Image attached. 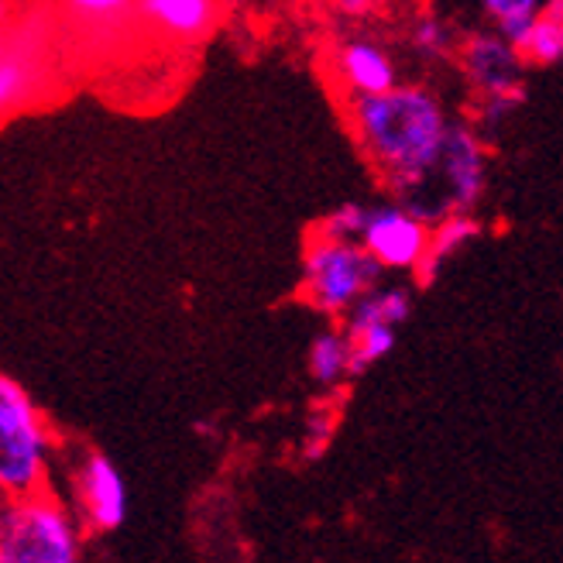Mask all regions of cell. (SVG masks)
Segmentation results:
<instances>
[{
  "instance_id": "obj_13",
  "label": "cell",
  "mask_w": 563,
  "mask_h": 563,
  "mask_svg": "<svg viewBox=\"0 0 563 563\" xmlns=\"http://www.w3.org/2000/svg\"><path fill=\"white\" fill-rule=\"evenodd\" d=\"M412 313V292L409 286H399V282H391V286H378L357 299L351 306V313L344 317V330L347 336H357L364 330H372V327H402Z\"/></svg>"
},
{
  "instance_id": "obj_22",
  "label": "cell",
  "mask_w": 563,
  "mask_h": 563,
  "mask_svg": "<svg viewBox=\"0 0 563 563\" xmlns=\"http://www.w3.org/2000/svg\"><path fill=\"white\" fill-rule=\"evenodd\" d=\"M336 437V416L333 412H323L317 409L313 416L306 419V437H302V457L306 461H320L330 443Z\"/></svg>"
},
{
  "instance_id": "obj_8",
  "label": "cell",
  "mask_w": 563,
  "mask_h": 563,
  "mask_svg": "<svg viewBox=\"0 0 563 563\" xmlns=\"http://www.w3.org/2000/svg\"><path fill=\"white\" fill-rule=\"evenodd\" d=\"M457 69L474 100L526 90V69L519 45H512L498 27L495 32H474L457 45Z\"/></svg>"
},
{
  "instance_id": "obj_21",
  "label": "cell",
  "mask_w": 563,
  "mask_h": 563,
  "mask_svg": "<svg viewBox=\"0 0 563 563\" xmlns=\"http://www.w3.org/2000/svg\"><path fill=\"white\" fill-rule=\"evenodd\" d=\"M63 8L82 24H118L137 11V0H63Z\"/></svg>"
},
{
  "instance_id": "obj_7",
  "label": "cell",
  "mask_w": 563,
  "mask_h": 563,
  "mask_svg": "<svg viewBox=\"0 0 563 563\" xmlns=\"http://www.w3.org/2000/svg\"><path fill=\"white\" fill-rule=\"evenodd\" d=\"M488 141L474 121H454L440 158V189L450 200V210L477 213L488 192Z\"/></svg>"
},
{
  "instance_id": "obj_18",
  "label": "cell",
  "mask_w": 563,
  "mask_h": 563,
  "mask_svg": "<svg viewBox=\"0 0 563 563\" xmlns=\"http://www.w3.org/2000/svg\"><path fill=\"white\" fill-rule=\"evenodd\" d=\"M368 210L372 207H364V203H341L330 213H323L309 234L327 238V241H361L364 223H368Z\"/></svg>"
},
{
  "instance_id": "obj_6",
  "label": "cell",
  "mask_w": 563,
  "mask_h": 563,
  "mask_svg": "<svg viewBox=\"0 0 563 563\" xmlns=\"http://www.w3.org/2000/svg\"><path fill=\"white\" fill-rule=\"evenodd\" d=\"M433 228L406 203H378L368 210V223H364L361 244L372 251V258L385 272H412L422 265L430 251Z\"/></svg>"
},
{
  "instance_id": "obj_14",
  "label": "cell",
  "mask_w": 563,
  "mask_h": 563,
  "mask_svg": "<svg viewBox=\"0 0 563 563\" xmlns=\"http://www.w3.org/2000/svg\"><path fill=\"white\" fill-rule=\"evenodd\" d=\"M309 375L323 388L351 378V336L344 327H330L313 336V344H309Z\"/></svg>"
},
{
  "instance_id": "obj_3",
  "label": "cell",
  "mask_w": 563,
  "mask_h": 563,
  "mask_svg": "<svg viewBox=\"0 0 563 563\" xmlns=\"http://www.w3.org/2000/svg\"><path fill=\"white\" fill-rule=\"evenodd\" d=\"M0 563H79V529L59 501L35 492L0 516Z\"/></svg>"
},
{
  "instance_id": "obj_5",
  "label": "cell",
  "mask_w": 563,
  "mask_h": 563,
  "mask_svg": "<svg viewBox=\"0 0 563 563\" xmlns=\"http://www.w3.org/2000/svg\"><path fill=\"white\" fill-rule=\"evenodd\" d=\"M48 66V32L38 14H24L4 32L0 52V110L18 118L27 103H35Z\"/></svg>"
},
{
  "instance_id": "obj_20",
  "label": "cell",
  "mask_w": 563,
  "mask_h": 563,
  "mask_svg": "<svg viewBox=\"0 0 563 563\" xmlns=\"http://www.w3.org/2000/svg\"><path fill=\"white\" fill-rule=\"evenodd\" d=\"M526 90H516V93H498V97H482L474 100V124L482 134H492L498 131L505 121H509L512 114H519V110L526 107Z\"/></svg>"
},
{
  "instance_id": "obj_12",
  "label": "cell",
  "mask_w": 563,
  "mask_h": 563,
  "mask_svg": "<svg viewBox=\"0 0 563 563\" xmlns=\"http://www.w3.org/2000/svg\"><path fill=\"white\" fill-rule=\"evenodd\" d=\"M485 223L477 220V213H446L440 223H433V234H430V251L427 258H422V265L416 268V278L419 286H433V282L440 278V272L446 268L450 258H457L461 251L467 244H474L477 238H482Z\"/></svg>"
},
{
  "instance_id": "obj_17",
  "label": "cell",
  "mask_w": 563,
  "mask_h": 563,
  "mask_svg": "<svg viewBox=\"0 0 563 563\" xmlns=\"http://www.w3.org/2000/svg\"><path fill=\"white\" fill-rule=\"evenodd\" d=\"M409 48L427 63H443L446 55H457L454 32L450 24L437 14H419L409 27Z\"/></svg>"
},
{
  "instance_id": "obj_9",
  "label": "cell",
  "mask_w": 563,
  "mask_h": 563,
  "mask_svg": "<svg viewBox=\"0 0 563 563\" xmlns=\"http://www.w3.org/2000/svg\"><path fill=\"white\" fill-rule=\"evenodd\" d=\"M76 501L82 526L90 532H114L128 522V485L114 461L103 454H87L76 471Z\"/></svg>"
},
{
  "instance_id": "obj_2",
  "label": "cell",
  "mask_w": 563,
  "mask_h": 563,
  "mask_svg": "<svg viewBox=\"0 0 563 563\" xmlns=\"http://www.w3.org/2000/svg\"><path fill=\"white\" fill-rule=\"evenodd\" d=\"M382 275L385 268L361 241H327L309 234L299 268V296L317 313L344 320L351 306L378 286Z\"/></svg>"
},
{
  "instance_id": "obj_16",
  "label": "cell",
  "mask_w": 563,
  "mask_h": 563,
  "mask_svg": "<svg viewBox=\"0 0 563 563\" xmlns=\"http://www.w3.org/2000/svg\"><path fill=\"white\" fill-rule=\"evenodd\" d=\"M519 52H522V59L529 66H537V69L560 66L563 63V21L540 11L537 24H532L529 35L522 38Z\"/></svg>"
},
{
  "instance_id": "obj_11",
  "label": "cell",
  "mask_w": 563,
  "mask_h": 563,
  "mask_svg": "<svg viewBox=\"0 0 563 563\" xmlns=\"http://www.w3.org/2000/svg\"><path fill=\"white\" fill-rule=\"evenodd\" d=\"M137 18L158 35L192 45L213 35L220 4L217 0H137Z\"/></svg>"
},
{
  "instance_id": "obj_4",
  "label": "cell",
  "mask_w": 563,
  "mask_h": 563,
  "mask_svg": "<svg viewBox=\"0 0 563 563\" xmlns=\"http://www.w3.org/2000/svg\"><path fill=\"white\" fill-rule=\"evenodd\" d=\"M48 430L32 396L11 378H0V488L11 498L35 495L45 482Z\"/></svg>"
},
{
  "instance_id": "obj_19",
  "label": "cell",
  "mask_w": 563,
  "mask_h": 563,
  "mask_svg": "<svg viewBox=\"0 0 563 563\" xmlns=\"http://www.w3.org/2000/svg\"><path fill=\"white\" fill-rule=\"evenodd\" d=\"M396 330L399 327H372V330L351 336V378L364 375L372 364H378L385 354H391L396 336H399Z\"/></svg>"
},
{
  "instance_id": "obj_10",
  "label": "cell",
  "mask_w": 563,
  "mask_h": 563,
  "mask_svg": "<svg viewBox=\"0 0 563 563\" xmlns=\"http://www.w3.org/2000/svg\"><path fill=\"white\" fill-rule=\"evenodd\" d=\"M333 69L347 97H375L399 87V66L391 52L364 35L344 38L333 48Z\"/></svg>"
},
{
  "instance_id": "obj_15",
  "label": "cell",
  "mask_w": 563,
  "mask_h": 563,
  "mask_svg": "<svg viewBox=\"0 0 563 563\" xmlns=\"http://www.w3.org/2000/svg\"><path fill=\"white\" fill-rule=\"evenodd\" d=\"M477 4H482L485 18L512 45H522V38L529 35V27L537 24L547 0H477Z\"/></svg>"
},
{
  "instance_id": "obj_23",
  "label": "cell",
  "mask_w": 563,
  "mask_h": 563,
  "mask_svg": "<svg viewBox=\"0 0 563 563\" xmlns=\"http://www.w3.org/2000/svg\"><path fill=\"white\" fill-rule=\"evenodd\" d=\"M323 8H330L333 14H341L347 21H368L375 14H382L391 0H320Z\"/></svg>"
},
{
  "instance_id": "obj_1",
  "label": "cell",
  "mask_w": 563,
  "mask_h": 563,
  "mask_svg": "<svg viewBox=\"0 0 563 563\" xmlns=\"http://www.w3.org/2000/svg\"><path fill=\"white\" fill-rule=\"evenodd\" d=\"M344 107L364 158L399 203L416 210L430 228L454 213L437 176L454 121L433 90L422 82H399L388 93L347 97Z\"/></svg>"
}]
</instances>
